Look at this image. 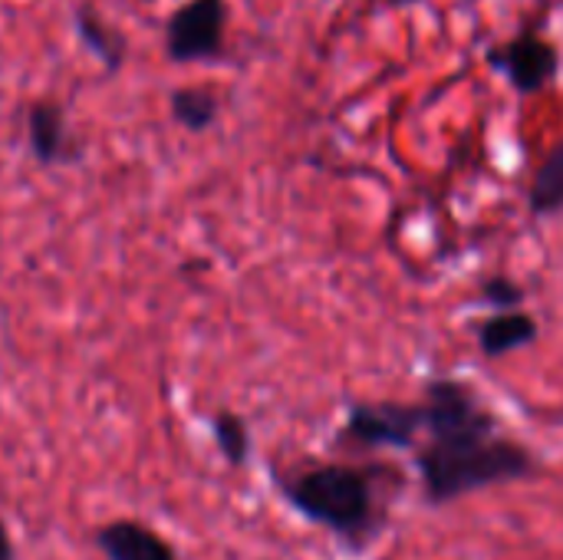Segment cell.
I'll return each mask as SVG.
<instances>
[{
    "label": "cell",
    "mask_w": 563,
    "mask_h": 560,
    "mask_svg": "<svg viewBox=\"0 0 563 560\" xmlns=\"http://www.w3.org/2000/svg\"><path fill=\"white\" fill-rule=\"evenodd\" d=\"M482 300L488 307H495L498 314H505V310H518L525 304V290L511 277H492L482 284Z\"/></svg>",
    "instance_id": "13"
},
{
    "label": "cell",
    "mask_w": 563,
    "mask_h": 560,
    "mask_svg": "<svg viewBox=\"0 0 563 560\" xmlns=\"http://www.w3.org/2000/svg\"><path fill=\"white\" fill-rule=\"evenodd\" d=\"M538 337V320L525 310L492 314L478 323V347L485 356H505L511 350L528 347Z\"/></svg>",
    "instance_id": "9"
},
{
    "label": "cell",
    "mask_w": 563,
    "mask_h": 560,
    "mask_svg": "<svg viewBox=\"0 0 563 560\" xmlns=\"http://www.w3.org/2000/svg\"><path fill=\"white\" fill-rule=\"evenodd\" d=\"M419 409L429 442L416 446V465L429 505H449L534 472L531 452L498 432V419L468 383L432 380Z\"/></svg>",
    "instance_id": "1"
},
{
    "label": "cell",
    "mask_w": 563,
    "mask_h": 560,
    "mask_svg": "<svg viewBox=\"0 0 563 560\" xmlns=\"http://www.w3.org/2000/svg\"><path fill=\"white\" fill-rule=\"evenodd\" d=\"M73 26L79 43L102 63L106 73H119L125 66L129 56V40L122 36V30H115L92 3H79L73 10Z\"/></svg>",
    "instance_id": "8"
},
{
    "label": "cell",
    "mask_w": 563,
    "mask_h": 560,
    "mask_svg": "<svg viewBox=\"0 0 563 560\" xmlns=\"http://www.w3.org/2000/svg\"><path fill=\"white\" fill-rule=\"evenodd\" d=\"M172 119L188 132H208L218 122L221 99L211 86H178L168 96Z\"/></svg>",
    "instance_id": "10"
},
{
    "label": "cell",
    "mask_w": 563,
    "mask_h": 560,
    "mask_svg": "<svg viewBox=\"0 0 563 560\" xmlns=\"http://www.w3.org/2000/svg\"><path fill=\"white\" fill-rule=\"evenodd\" d=\"M211 432H214V442H218L221 455L228 459V465L241 469L251 459V432H247V422L241 416L218 413L211 419Z\"/></svg>",
    "instance_id": "12"
},
{
    "label": "cell",
    "mask_w": 563,
    "mask_h": 560,
    "mask_svg": "<svg viewBox=\"0 0 563 560\" xmlns=\"http://www.w3.org/2000/svg\"><path fill=\"white\" fill-rule=\"evenodd\" d=\"M224 0H185L165 23V50L175 63H214L224 56Z\"/></svg>",
    "instance_id": "3"
},
{
    "label": "cell",
    "mask_w": 563,
    "mask_h": 560,
    "mask_svg": "<svg viewBox=\"0 0 563 560\" xmlns=\"http://www.w3.org/2000/svg\"><path fill=\"white\" fill-rule=\"evenodd\" d=\"M280 495L307 521L333 531L350 548H366L379 535L376 479L353 465H320L280 479Z\"/></svg>",
    "instance_id": "2"
},
{
    "label": "cell",
    "mask_w": 563,
    "mask_h": 560,
    "mask_svg": "<svg viewBox=\"0 0 563 560\" xmlns=\"http://www.w3.org/2000/svg\"><path fill=\"white\" fill-rule=\"evenodd\" d=\"M26 142L40 165H59L73 155L66 139V112L53 96H40L26 106Z\"/></svg>",
    "instance_id": "7"
},
{
    "label": "cell",
    "mask_w": 563,
    "mask_h": 560,
    "mask_svg": "<svg viewBox=\"0 0 563 560\" xmlns=\"http://www.w3.org/2000/svg\"><path fill=\"white\" fill-rule=\"evenodd\" d=\"M528 205H531V215H538V218H551V215L563 211V142H558L548 152V158L538 165V172L531 178Z\"/></svg>",
    "instance_id": "11"
},
{
    "label": "cell",
    "mask_w": 563,
    "mask_h": 560,
    "mask_svg": "<svg viewBox=\"0 0 563 560\" xmlns=\"http://www.w3.org/2000/svg\"><path fill=\"white\" fill-rule=\"evenodd\" d=\"M142 3H155V0H142Z\"/></svg>",
    "instance_id": "15"
},
{
    "label": "cell",
    "mask_w": 563,
    "mask_h": 560,
    "mask_svg": "<svg viewBox=\"0 0 563 560\" xmlns=\"http://www.w3.org/2000/svg\"><path fill=\"white\" fill-rule=\"evenodd\" d=\"M96 548L106 560H178L175 548L155 528L132 518L96 528Z\"/></svg>",
    "instance_id": "6"
},
{
    "label": "cell",
    "mask_w": 563,
    "mask_h": 560,
    "mask_svg": "<svg viewBox=\"0 0 563 560\" xmlns=\"http://www.w3.org/2000/svg\"><path fill=\"white\" fill-rule=\"evenodd\" d=\"M422 409L406 403H356L350 406L343 436L360 449H416Z\"/></svg>",
    "instance_id": "5"
},
{
    "label": "cell",
    "mask_w": 563,
    "mask_h": 560,
    "mask_svg": "<svg viewBox=\"0 0 563 560\" xmlns=\"http://www.w3.org/2000/svg\"><path fill=\"white\" fill-rule=\"evenodd\" d=\"M485 63L492 69H498L515 92L521 96H534L541 89H548L558 73H561V50L538 30H521L511 40L492 46L485 53Z\"/></svg>",
    "instance_id": "4"
},
{
    "label": "cell",
    "mask_w": 563,
    "mask_h": 560,
    "mask_svg": "<svg viewBox=\"0 0 563 560\" xmlns=\"http://www.w3.org/2000/svg\"><path fill=\"white\" fill-rule=\"evenodd\" d=\"M0 560H16V554H13V541H10V531H7L3 518H0Z\"/></svg>",
    "instance_id": "14"
}]
</instances>
